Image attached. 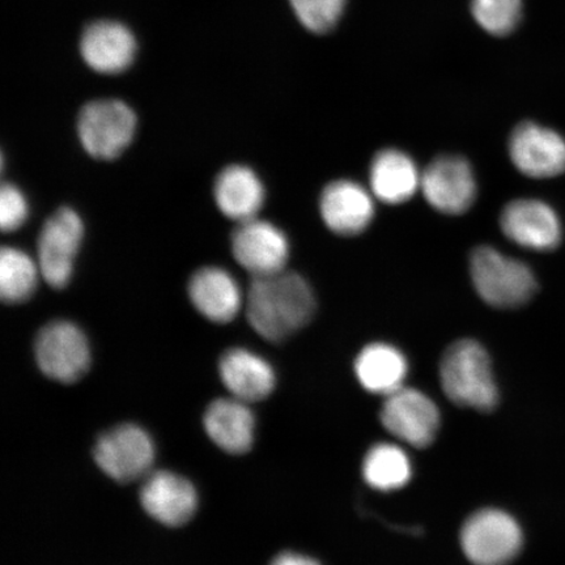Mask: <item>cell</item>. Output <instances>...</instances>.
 <instances>
[{
  "mask_svg": "<svg viewBox=\"0 0 565 565\" xmlns=\"http://www.w3.org/2000/svg\"><path fill=\"white\" fill-rule=\"evenodd\" d=\"M214 200L225 217L239 224L258 216L266 201V189L254 169L232 164L217 174Z\"/></svg>",
  "mask_w": 565,
  "mask_h": 565,
  "instance_id": "cell-18",
  "label": "cell"
},
{
  "mask_svg": "<svg viewBox=\"0 0 565 565\" xmlns=\"http://www.w3.org/2000/svg\"><path fill=\"white\" fill-rule=\"evenodd\" d=\"M140 501L152 519L167 526H182L196 512L198 497L188 479L172 471L150 472L140 490Z\"/></svg>",
  "mask_w": 565,
  "mask_h": 565,
  "instance_id": "cell-15",
  "label": "cell"
},
{
  "mask_svg": "<svg viewBox=\"0 0 565 565\" xmlns=\"http://www.w3.org/2000/svg\"><path fill=\"white\" fill-rule=\"evenodd\" d=\"M41 275L38 260L18 247L6 246L0 253V296L6 303H23L32 298Z\"/></svg>",
  "mask_w": 565,
  "mask_h": 565,
  "instance_id": "cell-24",
  "label": "cell"
},
{
  "mask_svg": "<svg viewBox=\"0 0 565 565\" xmlns=\"http://www.w3.org/2000/svg\"><path fill=\"white\" fill-rule=\"evenodd\" d=\"M84 235L86 227L74 209L61 207L45 222L38 239V264L41 277L52 288L70 285Z\"/></svg>",
  "mask_w": 565,
  "mask_h": 565,
  "instance_id": "cell-6",
  "label": "cell"
},
{
  "mask_svg": "<svg viewBox=\"0 0 565 565\" xmlns=\"http://www.w3.org/2000/svg\"><path fill=\"white\" fill-rule=\"evenodd\" d=\"M218 372L233 398L253 404L274 392L275 372L263 356L246 349H231L223 353Z\"/></svg>",
  "mask_w": 565,
  "mask_h": 565,
  "instance_id": "cell-19",
  "label": "cell"
},
{
  "mask_svg": "<svg viewBox=\"0 0 565 565\" xmlns=\"http://www.w3.org/2000/svg\"><path fill=\"white\" fill-rule=\"evenodd\" d=\"M420 192L429 206L441 214L462 215L477 200L475 171L465 158L443 154L422 172Z\"/></svg>",
  "mask_w": 565,
  "mask_h": 565,
  "instance_id": "cell-10",
  "label": "cell"
},
{
  "mask_svg": "<svg viewBox=\"0 0 565 565\" xmlns=\"http://www.w3.org/2000/svg\"><path fill=\"white\" fill-rule=\"evenodd\" d=\"M513 166L530 179H553L565 172V140L548 127L520 124L510 138Z\"/></svg>",
  "mask_w": 565,
  "mask_h": 565,
  "instance_id": "cell-12",
  "label": "cell"
},
{
  "mask_svg": "<svg viewBox=\"0 0 565 565\" xmlns=\"http://www.w3.org/2000/svg\"><path fill=\"white\" fill-rule=\"evenodd\" d=\"M524 535L519 522L504 511L482 510L461 530V546L475 565H508L521 553Z\"/></svg>",
  "mask_w": 565,
  "mask_h": 565,
  "instance_id": "cell-5",
  "label": "cell"
},
{
  "mask_svg": "<svg viewBox=\"0 0 565 565\" xmlns=\"http://www.w3.org/2000/svg\"><path fill=\"white\" fill-rule=\"evenodd\" d=\"M412 461L398 445H374L363 462V477L372 489L391 492L405 487L412 479Z\"/></svg>",
  "mask_w": 565,
  "mask_h": 565,
  "instance_id": "cell-23",
  "label": "cell"
},
{
  "mask_svg": "<svg viewBox=\"0 0 565 565\" xmlns=\"http://www.w3.org/2000/svg\"><path fill=\"white\" fill-rule=\"evenodd\" d=\"M380 416L388 434L419 449L435 441L441 422L435 402L418 388L406 386L386 395Z\"/></svg>",
  "mask_w": 565,
  "mask_h": 565,
  "instance_id": "cell-9",
  "label": "cell"
},
{
  "mask_svg": "<svg viewBox=\"0 0 565 565\" xmlns=\"http://www.w3.org/2000/svg\"><path fill=\"white\" fill-rule=\"evenodd\" d=\"M355 373L366 392L386 397L404 386L408 363L404 353L394 345L372 343L359 353Z\"/></svg>",
  "mask_w": 565,
  "mask_h": 565,
  "instance_id": "cell-22",
  "label": "cell"
},
{
  "mask_svg": "<svg viewBox=\"0 0 565 565\" xmlns=\"http://www.w3.org/2000/svg\"><path fill=\"white\" fill-rule=\"evenodd\" d=\"M188 292L198 313L218 324L235 320L245 306L242 287L235 277L217 266L195 271L189 280Z\"/></svg>",
  "mask_w": 565,
  "mask_h": 565,
  "instance_id": "cell-16",
  "label": "cell"
},
{
  "mask_svg": "<svg viewBox=\"0 0 565 565\" xmlns=\"http://www.w3.org/2000/svg\"><path fill=\"white\" fill-rule=\"evenodd\" d=\"M270 565H321L313 557L301 555L298 553L279 554Z\"/></svg>",
  "mask_w": 565,
  "mask_h": 565,
  "instance_id": "cell-28",
  "label": "cell"
},
{
  "mask_svg": "<svg viewBox=\"0 0 565 565\" xmlns=\"http://www.w3.org/2000/svg\"><path fill=\"white\" fill-rule=\"evenodd\" d=\"M81 52L87 65L106 75L124 73L137 53L132 33L116 21H98L83 34Z\"/></svg>",
  "mask_w": 565,
  "mask_h": 565,
  "instance_id": "cell-17",
  "label": "cell"
},
{
  "mask_svg": "<svg viewBox=\"0 0 565 565\" xmlns=\"http://www.w3.org/2000/svg\"><path fill=\"white\" fill-rule=\"evenodd\" d=\"M345 0H289L300 23L313 33H327L335 26Z\"/></svg>",
  "mask_w": 565,
  "mask_h": 565,
  "instance_id": "cell-26",
  "label": "cell"
},
{
  "mask_svg": "<svg viewBox=\"0 0 565 565\" xmlns=\"http://www.w3.org/2000/svg\"><path fill=\"white\" fill-rule=\"evenodd\" d=\"M34 355L41 372L62 384L76 383L90 365L86 334L76 323L66 320L53 321L40 330Z\"/></svg>",
  "mask_w": 565,
  "mask_h": 565,
  "instance_id": "cell-7",
  "label": "cell"
},
{
  "mask_svg": "<svg viewBox=\"0 0 565 565\" xmlns=\"http://www.w3.org/2000/svg\"><path fill=\"white\" fill-rule=\"evenodd\" d=\"M231 246L236 263L253 278L285 271L291 252L286 233L257 217L238 224L233 232Z\"/></svg>",
  "mask_w": 565,
  "mask_h": 565,
  "instance_id": "cell-11",
  "label": "cell"
},
{
  "mask_svg": "<svg viewBox=\"0 0 565 565\" xmlns=\"http://www.w3.org/2000/svg\"><path fill=\"white\" fill-rule=\"evenodd\" d=\"M94 455L106 476L119 483H130L150 475L154 445L143 428L122 424L98 437Z\"/></svg>",
  "mask_w": 565,
  "mask_h": 565,
  "instance_id": "cell-8",
  "label": "cell"
},
{
  "mask_svg": "<svg viewBox=\"0 0 565 565\" xmlns=\"http://www.w3.org/2000/svg\"><path fill=\"white\" fill-rule=\"evenodd\" d=\"M320 214L324 225L335 235L358 236L369 230L376 214L374 196L355 181H333L322 190Z\"/></svg>",
  "mask_w": 565,
  "mask_h": 565,
  "instance_id": "cell-14",
  "label": "cell"
},
{
  "mask_svg": "<svg viewBox=\"0 0 565 565\" xmlns=\"http://www.w3.org/2000/svg\"><path fill=\"white\" fill-rule=\"evenodd\" d=\"M422 172L407 153L394 148L380 151L370 168V186L374 198L386 204L408 202L419 192Z\"/></svg>",
  "mask_w": 565,
  "mask_h": 565,
  "instance_id": "cell-20",
  "label": "cell"
},
{
  "mask_svg": "<svg viewBox=\"0 0 565 565\" xmlns=\"http://www.w3.org/2000/svg\"><path fill=\"white\" fill-rule=\"evenodd\" d=\"M316 295L309 282L296 273L281 271L253 278L245 296L247 321L259 337L279 343L298 333L313 320Z\"/></svg>",
  "mask_w": 565,
  "mask_h": 565,
  "instance_id": "cell-1",
  "label": "cell"
},
{
  "mask_svg": "<svg viewBox=\"0 0 565 565\" xmlns=\"http://www.w3.org/2000/svg\"><path fill=\"white\" fill-rule=\"evenodd\" d=\"M30 216V203L20 188L3 183L0 190V227L3 232H15L23 227Z\"/></svg>",
  "mask_w": 565,
  "mask_h": 565,
  "instance_id": "cell-27",
  "label": "cell"
},
{
  "mask_svg": "<svg viewBox=\"0 0 565 565\" xmlns=\"http://www.w3.org/2000/svg\"><path fill=\"white\" fill-rule=\"evenodd\" d=\"M470 275L479 298L493 308H520L536 292L532 268L489 245L472 250Z\"/></svg>",
  "mask_w": 565,
  "mask_h": 565,
  "instance_id": "cell-3",
  "label": "cell"
},
{
  "mask_svg": "<svg viewBox=\"0 0 565 565\" xmlns=\"http://www.w3.org/2000/svg\"><path fill=\"white\" fill-rule=\"evenodd\" d=\"M501 232L512 243L530 250L550 252L562 243L559 216L539 200H515L507 204L500 216Z\"/></svg>",
  "mask_w": 565,
  "mask_h": 565,
  "instance_id": "cell-13",
  "label": "cell"
},
{
  "mask_svg": "<svg viewBox=\"0 0 565 565\" xmlns=\"http://www.w3.org/2000/svg\"><path fill=\"white\" fill-rule=\"evenodd\" d=\"M204 429L218 448L230 455H244L254 441L256 420L249 404L236 399H216L204 414Z\"/></svg>",
  "mask_w": 565,
  "mask_h": 565,
  "instance_id": "cell-21",
  "label": "cell"
},
{
  "mask_svg": "<svg viewBox=\"0 0 565 565\" xmlns=\"http://www.w3.org/2000/svg\"><path fill=\"white\" fill-rule=\"evenodd\" d=\"M440 380L445 395L459 407L489 413L498 406L499 391L490 355L472 339L457 341L445 351Z\"/></svg>",
  "mask_w": 565,
  "mask_h": 565,
  "instance_id": "cell-2",
  "label": "cell"
},
{
  "mask_svg": "<svg viewBox=\"0 0 565 565\" xmlns=\"http://www.w3.org/2000/svg\"><path fill=\"white\" fill-rule=\"evenodd\" d=\"M471 11L486 32L505 35L520 23L522 0H472Z\"/></svg>",
  "mask_w": 565,
  "mask_h": 565,
  "instance_id": "cell-25",
  "label": "cell"
},
{
  "mask_svg": "<svg viewBox=\"0 0 565 565\" xmlns=\"http://www.w3.org/2000/svg\"><path fill=\"white\" fill-rule=\"evenodd\" d=\"M136 113L115 98L90 102L83 106L77 117V138L90 158L116 160L136 138Z\"/></svg>",
  "mask_w": 565,
  "mask_h": 565,
  "instance_id": "cell-4",
  "label": "cell"
}]
</instances>
